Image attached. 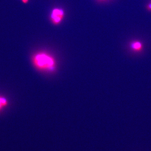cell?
Listing matches in <instances>:
<instances>
[{
    "label": "cell",
    "instance_id": "1",
    "mask_svg": "<svg viewBox=\"0 0 151 151\" xmlns=\"http://www.w3.org/2000/svg\"><path fill=\"white\" fill-rule=\"evenodd\" d=\"M32 61L34 66L41 72L51 73L56 69L57 62L55 58L46 52H37L33 55Z\"/></svg>",
    "mask_w": 151,
    "mask_h": 151
},
{
    "label": "cell",
    "instance_id": "2",
    "mask_svg": "<svg viewBox=\"0 0 151 151\" xmlns=\"http://www.w3.org/2000/svg\"><path fill=\"white\" fill-rule=\"evenodd\" d=\"M65 17V12L63 9L59 8L53 9L50 14L51 22L55 25L60 24Z\"/></svg>",
    "mask_w": 151,
    "mask_h": 151
},
{
    "label": "cell",
    "instance_id": "3",
    "mask_svg": "<svg viewBox=\"0 0 151 151\" xmlns=\"http://www.w3.org/2000/svg\"><path fill=\"white\" fill-rule=\"evenodd\" d=\"M130 47L134 51H139L142 50L143 45L142 42H140L135 41L131 43Z\"/></svg>",
    "mask_w": 151,
    "mask_h": 151
},
{
    "label": "cell",
    "instance_id": "4",
    "mask_svg": "<svg viewBox=\"0 0 151 151\" xmlns=\"http://www.w3.org/2000/svg\"><path fill=\"white\" fill-rule=\"evenodd\" d=\"M8 105V101L5 97L0 96V111Z\"/></svg>",
    "mask_w": 151,
    "mask_h": 151
},
{
    "label": "cell",
    "instance_id": "5",
    "mask_svg": "<svg viewBox=\"0 0 151 151\" xmlns=\"http://www.w3.org/2000/svg\"><path fill=\"white\" fill-rule=\"evenodd\" d=\"M147 9L151 11V3H150V4H149L147 6Z\"/></svg>",
    "mask_w": 151,
    "mask_h": 151
},
{
    "label": "cell",
    "instance_id": "6",
    "mask_svg": "<svg viewBox=\"0 0 151 151\" xmlns=\"http://www.w3.org/2000/svg\"><path fill=\"white\" fill-rule=\"evenodd\" d=\"M22 1L24 3H27L28 1V0H22Z\"/></svg>",
    "mask_w": 151,
    "mask_h": 151
},
{
    "label": "cell",
    "instance_id": "7",
    "mask_svg": "<svg viewBox=\"0 0 151 151\" xmlns=\"http://www.w3.org/2000/svg\"><path fill=\"white\" fill-rule=\"evenodd\" d=\"M100 1H104V0H100Z\"/></svg>",
    "mask_w": 151,
    "mask_h": 151
}]
</instances>
